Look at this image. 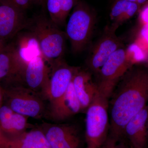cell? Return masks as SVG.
Segmentation results:
<instances>
[{
  "mask_svg": "<svg viewBox=\"0 0 148 148\" xmlns=\"http://www.w3.org/2000/svg\"><path fill=\"white\" fill-rule=\"evenodd\" d=\"M110 98L108 136L119 141L124 136V127L130 120L147 106L148 68L140 65L130 68L120 80Z\"/></svg>",
  "mask_w": 148,
  "mask_h": 148,
  "instance_id": "6da1fadb",
  "label": "cell"
},
{
  "mask_svg": "<svg viewBox=\"0 0 148 148\" xmlns=\"http://www.w3.org/2000/svg\"><path fill=\"white\" fill-rule=\"evenodd\" d=\"M25 29H29L38 40L46 61L52 64L63 58L66 48V33L48 17L40 14L28 19Z\"/></svg>",
  "mask_w": 148,
  "mask_h": 148,
  "instance_id": "7a4b0ae2",
  "label": "cell"
},
{
  "mask_svg": "<svg viewBox=\"0 0 148 148\" xmlns=\"http://www.w3.org/2000/svg\"><path fill=\"white\" fill-rule=\"evenodd\" d=\"M96 21L94 10L86 3L78 0L66 23L65 32L73 53L82 52L89 45Z\"/></svg>",
  "mask_w": 148,
  "mask_h": 148,
  "instance_id": "3957f363",
  "label": "cell"
},
{
  "mask_svg": "<svg viewBox=\"0 0 148 148\" xmlns=\"http://www.w3.org/2000/svg\"><path fill=\"white\" fill-rule=\"evenodd\" d=\"M109 99L99 91L86 110V148H101L108 137Z\"/></svg>",
  "mask_w": 148,
  "mask_h": 148,
  "instance_id": "277c9868",
  "label": "cell"
},
{
  "mask_svg": "<svg viewBox=\"0 0 148 148\" xmlns=\"http://www.w3.org/2000/svg\"><path fill=\"white\" fill-rule=\"evenodd\" d=\"M2 89L6 105L15 112L35 119L47 115L45 99L25 86H15Z\"/></svg>",
  "mask_w": 148,
  "mask_h": 148,
  "instance_id": "5b68a950",
  "label": "cell"
},
{
  "mask_svg": "<svg viewBox=\"0 0 148 148\" xmlns=\"http://www.w3.org/2000/svg\"><path fill=\"white\" fill-rule=\"evenodd\" d=\"M134 66L127 55L126 48L122 47L115 51L95 75V83L99 92L110 99L122 77Z\"/></svg>",
  "mask_w": 148,
  "mask_h": 148,
  "instance_id": "8992f818",
  "label": "cell"
},
{
  "mask_svg": "<svg viewBox=\"0 0 148 148\" xmlns=\"http://www.w3.org/2000/svg\"><path fill=\"white\" fill-rule=\"evenodd\" d=\"M117 29L111 24L107 25L102 34L91 47L86 64L91 74L97 75L115 51L125 47L123 40L116 35Z\"/></svg>",
  "mask_w": 148,
  "mask_h": 148,
  "instance_id": "52a82bcc",
  "label": "cell"
},
{
  "mask_svg": "<svg viewBox=\"0 0 148 148\" xmlns=\"http://www.w3.org/2000/svg\"><path fill=\"white\" fill-rule=\"evenodd\" d=\"M46 61L42 56L33 58L25 65L20 77L25 86L48 100L50 77Z\"/></svg>",
  "mask_w": 148,
  "mask_h": 148,
  "instance_id": "ba28073f",
  "label": "cell"
},
{
  "mask_svg": "<svg viewBox=\"0 0 148 148\" xmlns=\"http://www.w3.org/2000/svg\"><path fill=\"white\" fill-rule=\"evenodd\" d=\"M40 128L52 148H82V138L75 125L45 123Z\"/></svg>",
  "mask_w": 148,
  "mask_h": 148,
  "instance_id": "9c48e42d",
  "label": "cell"
},
{
  "mask_svg": "<svg viewBox=\"0 0 148 148\" xmlns=\"http://www.w3.org/2000/svg\"><path fill=\"white\" fill-rule=\"evenodd\" d=\"M51 64L53 69L49 81L48 109L64 96L73 80L74 75L80 68L70 66L63 58L54 61Z\"/></svg>",
  "mask_w": 148,
  "mask_h": 148,
  "instance_id": "30bf717a",
  "label": "cell"
},
{
  "mask_svg": "<svg viewBox=\"0 0 148 148\" xmlns=\"http://www.w3.org/2000/svg\"><path fill=\"white\" fill-rule=\"evenodd\" d=\"M25 12L7 0H0V40L5 44L12 39L27 26Z\"/></svg>",
  "mask_w": 148,
  "mask_h": 148,
  "instance_id": "8fae6325",
  "label": "cell"
},
{
  "mask_svg": "<svg viewBox=\"0 0 148 148\" xmlns=\"http://www.w3.org/2000/svg\"><path fill=\"white\" fill-rule=\"evenodd\" d=\"M127 138L132 148H147L148 106H147L125 125L124 136Z\"/></svg>",
  "mask_w": 148,
  "mask_h": 148,
  "instance_id": "7c38bea8",
  "label": "cell"
},
{
  "mask_svg": "<svg viewBox=\"0 0 148 148\" xmlns=\"http://www.w3.org/2000/svg\"><path fill=\"white\" fill-rule=\"evenodd\" d=\"M0 148H52L40 128L25 131L12 137L0 132Z\"/></svg>",
  "mask_w": 148,
  "mask_h": 148,
  "instance_id": "4fadbf2b",
  "label": "cell"
},
{
  "mask_svg": "<svg viewBox=\"0 0 148 148\" xmlns=\"http://www.w3.org/2000/svg\"><path fill=\"white\" fill-rule=\"evenodd\" d=\"M81 111V106L72 81L64 96L48 109L47 115L55 121H63Z\"/></svg>",
  "mask_w": 148,
  "mask_h": 148,
  "instance_id": "5bb4252c",
  "label": "cell"
},
{
  "mask_svg": "<svg viewBox=\"0 0 148 148\" xmlns=\"http://www.w3.org/2000/svg\"><path fill=\"white\" fill-rule=\"evenodd\" d=\"M72 82L82 111L86 110L98 91L97 84L92 80V74L80 68L74 75Z\"/></svg>",
  "mask_w": 148,
  "mask_h": 148,
  "instance_id": "9a60e30c",
  "label": "cell"
},
{
  "mask_svg": "<svg viewBox=\"0 0 148 148\" xmlns=\"http://www.w3.org/2000/svg\"><path fill=\"white\" fill-rule=\"evenodd\" d=\"M16 36L15 45H10L24 66L35 57L43 56L38 40L31 32L18 33Z\"/></svg>",
  "mask_w": 148,
  "mask_h": 148,
  "instance_id": "2e32d148",
  "label": "cell"
},
{
  "mask_svg": "<svg viewBox=\"0 0 148 148\" xmlns=\"http://www.w3.org/2000/svg\"><path fill=\"white\" fill-rule=\"evenodd\" d=\"M78 0H45L51 21L61 28L66 26L69 14Z\"/></svg>",
  "mask_w": 148,
  "mask_h": 148,
  "instance_id": "e0dca14e",
  "label": "cell"
},
{
  "mask_svg": "<svg viewBox=\"0 0 148 148\" xmlns=\"http://www.w3.org/2000/svg\"><path fill=\"white\" fill-rule=\"evenodd\" d=\"M24 66L13 47L7 45L0 53V80L14 76L21 77Z\"/></svg>",
  "mask_w": 148,
  "mask_h": 148,
  "instance_id": "ac0fdd59",
  "label": "cell"
},
{
  "mask_svg": "<svg viewBox=\"0 0 148 148\" xmlns=\"http://www.w3.org/2000/svg\"><path fill=\"white\" fill-rule=\"evenodd\" d=\"M140 9V6L136 3L127 0H114L110 14L111 25L118 29L121 25L139 12Z\"/></svg>",
  "mask_w": 148,
  "mask_h": 148,
  "instance_id": "d6986e66",
  "label": "cell"
},
{
  "mask_svg": "<svg viewBox=\"0 0 148 148\" xmlns=\"http://www.w3.org/2000/svg\"><path fill=\"white\" fill-rule=\"evenodd\" d=\"M135 41L145 51L147 55V60L142 66L148 68V26L140 27V32Z\"/></svg>",
  "mask_w": 148,
  "mask_h": 148,
  "instance_id": "ffe728a7",
  "label": "cell"
},
{
  "mask_svg": "<svg viewBox=\"0 0 148 148\" xmlns=\"http://www.w3.org/2000/svg\"><path fill=\"white\" fill-rule=\"evenodd\" d=\"M20 10L25 12L34 5H42V0H7Z\"/></svg>",
  "mask_w": 148,
  "mask_h": 148,
  "instance_id": "44dd1931",
  "label": "cell"
},
{
  "mask_svg": "<svg viewBox=\"0 0 148 148\" xmlns=\"http://www.w3.org/2000/svg\"><path fill=\"white\" fill-rule=\"evenodd\" d=\"M138 22L140 27L148 26V1L139 11Z\"/></svg>",
  "mask_w": 148,
  "mask_h": 148,
  "instance_id": "7402d4cb",
  "label": "cell"
},
{
  "mask_svg": "<svg viewBox=\"0 0 148 148\" xmlns=\"http://www.w3.org/2000/svg\"><path fill=\"white\" fill-rule=\"evenodd\" d=\"M112 138L113 139L112 148H127L124 143H122L121 140L116 141Z\"/></svg>",
  "mask_w": 148,
  "mask_h": 148,
  "instance_id": "603a6c76",
  "label": "cell"
},
{
  "mask_svg": "<svg viewBox=\"0 0 148 148\" xmlns=\"http://www.w3.org/2000/svg\"><path fill=\"white\" fill-rule=\"evenodd\" d=\"M113 139L108 136L106 142L101 148H112Z\"/></svg>",
  "mask_w": 148,
  "mask_h": 148,
  "instance_id": "cb8c5ba5",
  "label": "cell"
},
{
  "mask_svg": "<svg viewBox=\"0 0 148 148\" xmlns=\"http://www.w3.org/2000/svg\"><path fill=\"white\" fill-rule=\"evenodd\" d=\"M6 45L1 40H0V53L2 52L5 49Z\"/></svg>",
  "mask_w": 148,
  "mask_h": 148,
  "instance_id": "d4e9b609",
  "label": "cell"
},
{
  "mask_svg": "<svg viewBox=\"0 0 148 148\" xmlns=\"http://www.w3.org/2000/svg\"><path fill=\"white\" fill-rule=\"evenodd\" d=\"M3 98V93H2V89L1 88L0 86V106H1V102L2 101Z\"/></svg>",
  "mask_w": 148,
  "mask_h": 148,
  "instance_id": "484cf974",
  "label": "cell"
},
{
  "mask_svg": "<svg viewBox=\"0 0 148 148\" xmlns=\"http://www.w3.org/2000/svg\"><path fill=\"white\" fill-rule=\"evenodd\" d=\"M45 0H42V5H43L44 3Z\"/></svg>",
  "mask_w": 148,
  "mask_h": 148,
  "instance_id": "4316f807",
  "label": "cell"
},
{
  "mask_svg": "<svg viewBox=\"0 0 148 148\" xmlns=\"http://www.w3.org/2000/svg\"><path fill=\"white\" fill-rule=\"evenodd\" d=\"M147 148H148V146H147Z\"/></svg>",
  "mask_w": 148,
  "mask_h": 148,
  "instance_id": "83f0119b",
  "label": "cell"
}]
</instances>
